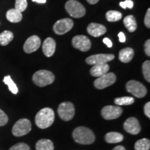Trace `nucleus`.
Listing matches in <instances>:
<instances>
[{
    "label": "nucleus",
    "instance_id": "obj_30",
    "mask_svg": "<svg viewBox=\"0 0 150 150\" xmlns=\"http://www.w3.org/2000/svg\"><path fill=\"white\" fill-rule=\"evenodd\" d=\"M9 150H31V149L27 144L24 143V142H20V143L12 146Z\"/></svg>",
    "mask_w": 150,
    "mask_h": 150
},
{
    "label": "nucleus",
    "instance_id": "obj_40",
    "mask_svg": "<svg viewBox=\"0 0 150 150\" xmlns=\"http://www.w3.org/2000/svg\"><path fill=\"white\" fill-rule=\"evenodd\" d=\"M32 1H34V2L38 3V4H44L46 2L47 0H32Z\"/></svg>",
    "mask_w": 150,
    "mask_h": 150
},
{
    "label": "nucleus",
    "instance_id": "obj_29",
    "mask_svg": "<svg viewBox=\"0 0 150 150\" xmlns=\"http://www.w3.org/2000/svg\"><path fill=\"white\" fill-rule=\"evenodd\" d=\"M27 8V0H16V5L15 8L20 12H23Z\"/></svg>",
    "mask_w": 150,
    "mask_h": 150
},
{
    "label": "nucleus",
    "instance_id": "obj_38",
    "mask_svg": "<svg viewBox=\"0 0 150 150\" xmlns=\"http://www.w3.org/2000/svg\"><path fill=\"white\" fill-rule=\"evenodd\" d=\"M112 150H126V149H125V148L123 146L119 145V146H117V147H115Z\"/></svg>",
    "mask_w": 150,
    "mask_h": 150
},
{
    "label": "nucleus",
    "instance_id": "obj_21",
    "mask_svg": "<svg viewBox=\"0 0 150 150\" xmlns=\"http://www.w3.org/2000/svg\"><path fill=\"white\" fill-rule=\"evenodd\" d=\"M123 139V135L117 132H109L105 136V140L108 143H118L122 141Z\"/></svg>",
    "mask_w": 150,
    "mask_h": 150
},
{
    "label": "nucleus",
    "instance_id": "obj_10",
    "mask_svg": "<svg viewBox=\"0 0 150 150\" xmlns=\"http://www.w3.org/2000/svg\"><path fill=\"white\" fill-rule=\"evenodd\" d=\"M122 113V108L120 106H106L102 108V115L105 120H110L117 119Z\"/></svg>",
    "mask_w": 150,
    "mask_h": 150
},
{
    "label": "nucleus",
    "instance_id": "obj_22",
    "mask_svg": "<svg viewBox=\"0 0 150 150\" xmlns=\"http://www.w3.org/2000/svg\"><path fill=\"white\" fill-rule=\"evenodd\" d=\"M124 24L129 32H134L137 29L136 20L134 16H128L124 19Z\"/></svg>",
    "mask_w": 150,
    "mask_h": 150
},
{
    "label": "nucleus",
    "instance_id": "obj_6",
    "mask_svg": "<svg viewBox=\"0 0 150 150\" xmlns=\"http://www.w3.org/2000/svg\"><path fill=\"white\" fill-rule=\"evenodd\" d=\"M127 91L138 98H142L147 94V88L143 84L137 81L131 80L127 82Z\"/></svg>",
    "mask_w": 150,
    "mask_h": 150
},
{
    "label": "nucleus",
    "instance_id": "obj_7",
    "mask_svg": "<svg viewBox=\"0 0 150 150\" xmlns=\"http://www.w3.org/2000/svg\"><path fill=\"white\" fill-rule=\"evenodd\" d=\"M58 113L63 120H71L74 117L75 114L74 105L70 102H62L58 108Z\"/></svg>",
    "mask_w": 150,
    "mask_h": 150
},
{
    "label": "nucleus",
    "instance_id": "obj_27",
    "mask_svg": "<svg viewBox=\"0 0 150 150\" xmlns=\"http://www.w3.org/2000/svg\"><path fill=\"white\" fill-rule=\"evenodd\" d=\"M3 81L4 82V83L8 86L9 91H10L13 94L16 95V94L18 93V87H17L16 84L14 83V81L12 80V79L11 78L10 76H6Z\"/></svg>",
    "mask_w": 150,
    "mask_h": 150
},
{
    "label": "nucleus",
    "instance_id": "obj_26",
    "mask_svg": "<svg viewBox=\"0 0 150 150\" xmlns=\"http://www.w3.org/2000/svg\"><path fill=\"white\" fill-rule=\"evenodd\" d=\"M115 104L118 106H123V105H131L134 104L135 102V99L134 97H118V98L115 99Z\"/></svg>",
    "mask_w": 150,
    "mask_h": 150
},
{
    "label": "nucleus",
    "instance_id": "obj_25",
    "mask_svg": "<svg viewBox=\"0 0 150 150\" xmlns=\"http://www.w3.org/2000/svg\"><path fill=\"white\" fill-rule=\"evenodd\" d=\"M122 15L120 12L116 11H109L106 13V18L108 22H117L121 20Z\"/></svg>",
    "mask_w": 150,
    "mask_h": 150
},
{
    "label": "nucleus",
    "instance_id": "obj_1",
    "mask_svg": "<svg viewBox=\"0 0 150 150\" xmlns=\"http://www.w3.org/2000/svg\"><path fill=\"white\" fill-rule=\"evenodd\" d=\"M74 141L81 145H90L95 140V136L91 129L85 127H79L73 131Z\"/></svg>",
    "mask_w": 150,
    "mask_h": 150
},
{
    "label": "nucleus",
    "instance_id": "obj_18",
    "mask_svg": "<svg viewBox=\"0 0 150 150\" xmlns=\"http://www.w3.org/2000/svg\"><path fill=\"white\" fill-rule=\"evenodd\" d=\"M134 56V51L132 48L127 47L120 50L119 52V60L121 62L127 63L133 59Z\"/></svg>",
    "mask_w": 150,
    "mask_h": 150
},
{
    "label": "nucleus",
    "instance_id": "obj_8",
    "mask_svg": "<svg viewBox=\"0 0 150 150\" xmlns=\"http://www.w3.org/2000/svg\"><path fill=\"white\" fill-rule=\"evenodd\" d=\"M116 81V76L114 73H106L99 76L94 82V85L97 89H104L108 86H112Z\"/></svg>",
    "mask_w": 150,
    "mask_h": 150
},
{
    "label": "nucleus",
    "instance_id": "obj_24",
    "mask_svg": "<svg viewBox=\"0 0 150 150\" xmlns=\"http://www.w3.org/2000/svg\"><path fill=\"white\" fill-rule=\"evenodd\" d=\"M134 148L136 150H149L150 148V141L147 138H142L138 140L135 143Z\"/></svg>",
    "mask_w": 150,
    "mask_h": 150
},
{
    "label": "nucleus",
    "instance_id": "obj_2",
    "mask_svg": "<svg viewBox=\"0 0 150 150\" xmlns=\"http://www.w3.org/2000/svg\"><path fill=\"white\" fill-rule=\"evenodd\" d=\"M54 117H55L54 112L51 108H44L41 109L35 115V125L40 129H47L53 124Z\"/></svg>",
    "mask_w": 150,
    "mask_h": 150
},
{
    "label": "nucleus",
    "instance_id": "obj_11",
    "mask_svg": "<svg viewBox=\"0 0 150 150\" xmlns=\"http://www.w3.org/2000/svg\"><path fill=\"white\" fill-rule=\"evenodd\" d=\"M115 59V56L111 54H99L92 55L86 59V62L88 65H97L107 63Z\"/></svg>",
    "mask_w": 150,
    "mask_h": 150
},
{
    "label": "nucleus",
    "instance_id": "obj_16",
    "mask_svg": "<svg viewBox=\"0 0 150 150\" xmlns=\"http://www.w3.org/2000/svg\"><path fill=\"white\" fill-rule=\"evenodd\" d=\"M56 42L52 38H47L42 44V52L47 57H51L56 50Z\"/></svg>",
    "mask_w": 150,
    "mask_h": 150
},
{
    "label": "nucleus",
    "instance_id": "obj_37",
    "mask_svg": "<svg viewBox=\"0 0 150 150\" xmlns=\"http://www.w3.org/2000/svg\"><path fill=\"white\" fill-rule=\"evenodd\" d=\"M118 37H119L120 42H125L126 41V37H125V35L124 34L123 32H120L118 33Z\"/></svg>",
    "mask_w": 150,
    "mask_h": 150
},
{
    "label": "nucleus",
    "instance_id": "obj_4",
    "mask_svg": "<svg viewBox=\"0 0 150 150\" xmlns=\"http://www.w3.org/2000/svg\"><path fill=\"white\" fill-rule=\"evenodd\" d=\"M65 9L70 16L75 18H80L85 16L86 8L76 0H69L65 4Z\"/></svg>",
    "mask_w": 150,
    "mask_h": 150
},
{
    "label": "nucleus",
    "instance_id": "obj_35",
    "mask_svg": "<svg viewBox=\"0 0 150 150\" xmlns=\"http://www.w3.org/2000/svg\"><path fill=\"white\" fill-rule=\"evenodd\" d=\"M145 52L148 56H150V40H147L145 43Z\"/></svg>",
    "mask_w": 150,
    "mask_h": 150
},
{
    "label": "nucleus",
    "instance_id": "obj_20",
    "mask_svg": "<svg viewBox=\"0 0 150 150\" xmlns=\"http://www.w3.org/2000/svg\"><path fill=\"white\" fill-rule=\"evenodd\" d=\"M36 150H54L53 142L49 139H41L35 144Z\"/></svg>",
    "mask_w": 150,
    "mask_h": 150
},
{
    "label": "nucleus",
    "instance_id": "obj_39",
    "mask_svg": "<svg viewBox=\"0 0 150 150\" xmlns=\"http://www.w3.org/2000/svg\"><path fill=\"white\" fill-rule=\"evenodd\" d=\"M87 1L90 4H95L99 1V0H87Z\"/></svg>",
    "mask_w": 150,
    "mask_h": 150
},
{
    "label": "nucleus",
    "instance_id": "obj_12",
    "mask_svg": "<svg viewBox=\"0 0 150 150\" xmlns=\"http://www.w3.org/2000/svg\"><path fill=\"white\" fill-rule=\"evenodd\" d=\"M72 45L74 48L81 52H87L91 47V42L90 39L85 35H76L72 38Z\"/></svg>",
    "mask_w": 150,
    "mask_h": 150
},
{
    "label": "nucleus",
    "instance_id": "obj_17",
    "mask_svg": "<svg viewBox=\"0 0 150 150\" xmlns=\"http://www.w3.org/2000/svg\"><path fill=\"white\" fill-rule=\"evenodd\" d=\"M109 69L110 67L107 63L94 65L91 69V74L92 76H95V77H99L108 73Z\"/></svg>",
    "mask_w": 150,
    "mask_h": 150
},
{
    "label": "nucleus",
    "instance_id": "obj_28",
    "mask_svg": "<svg viewBox=\"0 0 150 150\" xmlns=\"http://www.w3.org/2000/svg\"><path fill=\"white\" fill-rule=\"evenodd\" d=\"M142 73L145 79L150 82V61H146L142 64Z\"/></svg>",
    "mask_w": 150,
    "mask_h": 150
},
{
    "label": "nucleus",
    "instance_id": "obj_32",
    "mask_svg": "<svg viewBox=\"0 0 150 150\" xmlns=\"http://www.w3.org/2000/svg\"><path fill=\"white\" fill-rule=\"evenodd\" d=\"M120 6L124 9H126L127 8L131 9L134 7V2L131 0H126L125 1L120 2Z\"/></svg>",
    "mask_w": 150,
    "mask_h": 150
},
{
    "label": "nucleus",
    "instance_id": "obj_5",
    "mask_svg": "<svg viewBox=\"0 0 150 150\" xmlns=\"http://www.w3.org/2000/svg\"><path fill=\"white\" fill-rule=\"evenodd\" d=\"M31 130V123L28 119L22 118L17 121L12 129V134L16 137H21L29 134Z\"/></svg>",
    "mask_w": 150,
    "mask_h": 150
},
{
    "label": "nucleus",
    "instance_id": "obj_33",
    "mask_svg": "<svg viewBox=\"0 0 150 150\" xmlns=\"http://www.w3.org/2000/svg\"><path fill=\"white\" fill-rule=\"evenodd\" d=\"M144 22H145L146 27L147 28H150V8H148L147 12H146Z\"/></svg>",
    "mask_w": 150,
    "mask_h": 150
},
{
    "label": "nucleus",
    "instance_id": "obj_14",
    "mask_svg": "<svg viewBox=\"0 0 150 150\" xmlns=\"http://www.w3.org/2000/svg\"><path fill=\"white\" fill-rule=\"evenodd\" d=\"M124 129L129 134L136 135L139 134L141 128L139 122L136 117H131L128 118L124 123Z\"/></svg>",
    "mask_w": 150,
    "mask_h": 150
},
{
    "label": "nucleus",
    "instance_id": "obj_34",
    "mask_svg": "<svg viewBox=\"0 0 150 150\" xmlns=\"http://www.w3.org/2000/svg\"><path fill=\"white\" fill-rule=\"evenodd\" d=\"M144 111H145V115L148 118H150V102H147L144 106Z\"/></svg>",
    "mask_w": 150,
    "mask_h": 150
},
{
    "label": "nucleus",
    "instance_id": "obj_15",
    "mask_svg": "<svg viewBox=\"0 0 150 150\" xmlns=\"http://www.w3.org/2000/svg\"><path fill=\"white\" fill-rule=\"evenodd\" d=\"M87 31L92 36L97 38L106 32V28L104 25L97 23H91L88 26Z\"/></svg>",
    "mask_w": 150,
    "mask_h": 150
},
{
    "label": "nucleus",
    "instance_id": "obj_9",
    "mask_svg": "<svg viewBox=\"0 0 150 150\" xmlns=\"http://www.w3.org/2000/svg\"><path fill=\"white\" fill-rule=\"evenodd\" d=\"M74 26V22L70 18H64L58 20L54 24V31L58 35H63L70 31Z\"/></svg>",
    "mask_w": 150,
    "mask_h": 150
},
{
    "label": "nucleus",
    "instance_id": "obj_19",
    "mask_svg": "<svg viewBox=\"0 0 150 150\" xmlns=\"http://www.w3.org/2000/svg\"><path fill=\"white\" fill-rule=\"evenodd\" d=\"M6 18L11 22H19L22 20V13L16 10V8L10 9L6 13Z\"/></svg>",
    "mask_w": 150,
    "mask_h": 150
},
{
    "label": "nucleus",
    "instance_id": "obj_13",
    "mask_svg": "<svg viewBox=\"0 0 150 150\" xmlns=\"http://www.w3.org/2000/svg\"><path fill=\"white\" fill-rule=\"evenodd\" d=\"M41 40L37 35H32L26 40L24 44V51L27 54L33 53L38 50L40 47Z\"/></svg>",
    "mask_w": 150,
    "mask_h": 150
},
{
    "label": "nucleus",
    "instance_id": "obj_31",
    "mask_svg": "<svg viewBox=\"0 0 150 150\" xmlns=\"http://www.w3.org/2000/svg\"><path fill=\"white\" fill-rule=\"evenodd\" d=\"M8 116H7L6 114L2 110L0 109V127L4 126L8 122Z\"/></svg>",
    "mask_w": 150,
    "mask_h": 150
},
{
    "label": "nucleus",
    "instance_id": "obj_3",
    "mask_svg": "<svg viewBox=\"0 0 150 150\" xmlns=\"http://www.w3.org/2000/svg\"><path fill=\"white\" fill-rule=\"evenodd\" d=\"M55 76L53 73L48 70H39L35 72L33 76V81L39 87L50 85L54 81Z\"/></svg>",
    "mask_w": 150,
    "mask_h": 150
},
{
    "label": "nucleus",
    "instance_id": "obj_23",
    "mask_svg": "<svg viewBox=\"0 0 150 150\" xmlns=\"http://www.w3.org/2000/svg\"><path fill=\"white\" fill-rule=\"evenodd\" d=\"M14 35L10 31H4L0 33V45L6 46L9 44L13 39Z\"/></svg>",
    "mask_w": 150,
    "mask_h": 150
},
{
    "label": "nucleus",
    "instance_id": "obj_36",
    "mask_svg": "<svg viewBox=\"0 0 150 150\" xmlns=\"http://www.w3.org/2000/svg\"><path fill=\"white\" fill-rule=\"evenodd\" d=\"M103 42L104 43V44L106 45V46L108 47H112V41L110 40L109 38H104V39H103Z\"/></svg>",
    "mask_w": 150,
    "mask_h": 150
}]
</instances>
